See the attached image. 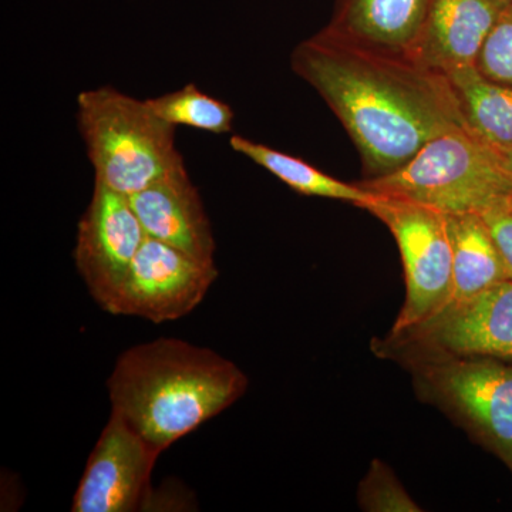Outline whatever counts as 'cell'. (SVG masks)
<instances>
[{
	"label": "cell",
	"mask_w": 512,
	"mask_h": 512,
	"mask_svg": "<svg viewBox=\"0 0 512 512\" xmlns=\"http://www.w3.org/2000/svg\"><path fill=\"white\" fill-rule=\"evenodd\" d=\"M291 67L345 127L366 180L399 170L433 138L467 128L446 74L406 53L357 45L323 28L293 49Z\"/></svg>",
	"instance_id": "obj_1"
},
{
	"label": "cell",
	"mask_w": 512,
	"mask_h": 512,
	"mask_svg": "<svg viewBox=\"0 0 512 512\" xmlns=\"http://www.w3.org/2000/svg\"><path fill=\"white\" fill-rule=\"evenodd\" d=\"M247 387L231 360L173 338L127 349L107 380L111 413L158 453L227 410Z\"/></svg>",
	"instance_id": "obj_2"
},
{
	"label": "cell",
	"mask_w": 512,
	"mask_h": 512,
	"mask_svg": "<svg viewBox=\"0 0 512 512\" xmlns=\"http://www.w3.org/2000/svg\"><path fill=\"white\" fill-rule=\"evenodd\" d=\"M77 124L94 183L127 197L184 163L175 146V127L157 117L146 100L114 87L80 93Z\"/></svg>",
	"instance_id": "obj_3"
},
{
	"label": "cell",
	"mask_w": 512,
	"mask_h": 512,
	"mask_svg": "<svg viewBox=\"0 0 512 512\" xmlns=\"http://www.w3.org/2000/svg\"><path fill=\"white\" fill-rule=\"evenodd\" d=\"M357 184L380 197L416 202L446 215H481L512 197V175L494 148L467 128L433 138L394 173Z\"/></svg>",
	"instance_id": "obj_4"
},
{
	"label": "cell",
	"mask_w": 512,
	"mask_h": 512,
	"mask_svg": "<svg viewBox=\"0 0 512 512\" xmlns=\"http://www.w3.org/2000/svg\"><path fill=\"white\" fill-rule=\"evenodd\" d=\"M366 211L390 229L402 256L406 301L392 335L420 325L453 295V255L443 212L399 198L380 197Z\"/></svg>",
	"instance_id": "obj_5"
},
{
	"label": "cell",
	"mask_w": 512,
	"mask_h": 512,
	"mask_svg": "<svg viewBox=\"0 0 512 512\" xmlns=\"http://www.w3.org/2000/svg\"><path fill=\"white\" fill-rule=\"evenodd\" d=\"M424 377L439 402L512 473V360L433 356Z\"/></svg>",
	"instance_id": "obj_6"
},
{
	"label": "cell",
	"mask_w": 512,
	"mask_h": 512,
	"mask_svg": "<svg viewBox=\"0 0 512 512\" xmlns=\"http://www.w3.org/2000/svg\"><path fill=\"white\" fill-rule=\"evenodd\" d=\"M217 278L215 262L200 261L147 237L103 309L111 315L137 316L160 325L194 311Z\"/></svg>",
	"instance_id": "obj_7"
},
{
	"label": "cell",
	"mask_w": 512,
	"mask_h": 512,
	"mask_svg": "<svg viewBox=\"0 0 512 512\" xmlns=\"http://www.w3.org/2000/svg\"><path fill=\"white\" fill-rule=\"evenodd\" d=\"M424 357L485 356L512 360V279L467 299L450 302L420 325L390 336ZM394 346V345H393Z\"/></svg>",
	"instance_id": "obj_8"
},
{
	"label": "cell",
	"mask_w": 512,
	"mask_h": 512,
	"mask_svg": "<svg viewBox=\"0 0 512 512\" xmlns=\"http://www.w3.org/2000/svg\"><path fill=\"white\" fill-rule=\"evenodd\" d=\"M158 453L140 434L111 413L97 440L79 487L73 512H134L151 500L150 478Z\"/></svg>",
	"instance_id": "obj_9"
},
{
	"label": "cell",
	"mask_w": 512,
	"mask_h": 512,
	"mask_svg": "<svg viewBox=\"0 0 512 512\" xmlns=\"http://www.w3.org/2000/svg\"><path fill=\"white\" fill-rule=\"evenodd\" d=\"M147 239L130 198L94 183L92 200L77 227L74 264L101 308L126 278Z\"/></svg>",
	"instance_id": "obj_10"
},
{
	"label": "cell",
	"mask_w": 512,
	"mask_h": 512,
	"mask_svg": "<svg viewBox=\"0 0 512 512\" xmlns=\"http://www.w3.org/2000/svg\"><path fill=\"white\" fill-rule=\"evenodd\" d=\"M128 198L148 238L214 262L211 221L184 163Z\"/></svg>",
	"instance_id": "obj_11"
},
{
	"label": "cell",
	"mask_w": 512,
	"mask_h": 512,
	"mask_svg": "<svg viewBox=\"0 0 512 512\" xmlns=\"http://www.w3.org/2000/svg\"><path fill=\"white\" fill-rule=\"evenodd\" d=\"M511 0H430L409 56L447 74L476 66L485 39Z\"/></svg>",
	"instance_id": "obj_12"
},
{
	"label": "cell",
	"mask_w": 512,
	"mask_h": 512,
	"mask_svg": "<svg viewBox=\"0 0 512 512\" xmlns=\"http://www.w3.org/2000/svg\"><path fill=\"white\" fill-rule=\"evenodd\" d=\"M430 0H336L328 32L372 49L409 55Z\"/></svg>",
	"instance_id": "obj_13"
},
{
	"label": "cell",
	"mask_w": 512,
	"mask_h": 512,
	"mask_svg": "<svg viewBox=\"0 0 512 512\" xmlns=\"http://www.w3.org/2000/svg\"><path fill=\"white\" fill-rule=\"evenodd\" d=\"M447 231L453 255V295L467 301L508 278L503 256L480 214H448Z\"/></svg>",
	"instance_id": "obj_14"
},
{
	"label": "cell",
	"mask_w": 512,
	"mask_h": 512,
	"mask_svg": "<svg viewBox=\"0 0 512 512\" xmlns=\"http://www.w3.org/2000/svg\"><path fill=\"white\" fill-rule=\"evenodd\" d=\"M468 131L491 147H512V87L485 79L476 66L447 74Z\"/></svg>",
	"instance_id": "obj_15"
},
{
	"label": "cell",
	"mask_w": 512,
	"mask_h": 512,
	"mask_svg": "<svg viewBox=\"0 0 512 512\" xmlns=\"http://www.w3.org/2000/svg\"><path fill=\"white\" fill-rule=\"evenodd\" d=\"M229 146L235 153L254 161L256 165L275 175L278 180L299 194L350 202L363 210L367 204L375 200L376 195L360 187L359 184L340 181L332 175L323 173L315 165L306 163L302 158L289 156L284 151L276 150L266 144L256 143L242 136H234L229 140Z\"/></svg>",
	"instance_id": "obj_16"
},
{
	"label": "cell",
	"mask_w": 512,
	"mask_h": 512,
	"mask_svg": "<svg viewBox=\"0 0 512 512\" xmlns=\"http://www.w3.org/2000/svg\"><path fill=\"white\" fill-rule=\"evenodd\" d=\"M151 111L165 123L185 126L211 134L232 131L235 113L224 101L202 92L195 84L146 100Z\"/></svg>",
	"instance_id": "obj_17"
},
{
	"label": "cell",
	"mask_w": 512,
	"mask_h": 512,
	"mask_svg": "<svg viewBox=\"0 0 512 512\" xmlns=\"http://www.w3.org/2000/svg\"><path fill=\"white\" fill-rule=\"evenodd\" d=\"M359 503L363 510L372 512L421 511L393 471L379 460L370 464L369 473L359 485Z\"/></svg>",
	"instance_id": "obj_18"
},
{
	"label": "cell",
	"mask_w": 512,
	"mask_h": 512,
	"mask_svg": "<svg viewBox=\"0 0 512 512\" xmlns=\"http://www.w3.org/2000/svg\"><path fill=\"white\" fill-rule=\"evenodd\" d=\"M476 69L485 79L512 87V2L485 39Z\"/></svg>",
	"instance_id": "obj_19"
},
{
	"label": "cell",
	"mask_w": 512,
	"mask_h": 512,
	"mask_svg": "<svg viewBox=\"0 0 512 512\" xmlns=\"http://www.w3.org/2000/svg\"><path fill=\"white\" fill-rule=\"evenodd\" d=\"M503 256L508 278L512 279V197L481 214Z\"/></svg>",
	"instance_id": "obj_20"
},
{
	"label": "cell",
	"mask_w": 512,
	"mask_h": 512,
	"mask_svg": "<svg viewBox=\"0 0 512 512\" xmlns=\"http://www.w3.org/2000/svg\"><path fill=\"white\" fill-rule=\"evenodd\" d=\"M505 170L512 175V147H493Z\"/></svg>",
	"instance_id": "obj_21"
},
{
	"label": "cell",
	"mask_w": 512,
	"mask_h": 512,
	"mask_svg": "<svg viewBox=\"0 0 512 512\" xmlns=\"http://www.w3.org/2000/svg\"><path fill=\"white\" fill-rule=\"evenodd\" d=\"M511 2H512V0H511Z\"/></svg>",
	"instance_id": "obj_22"
}]
</instances>
